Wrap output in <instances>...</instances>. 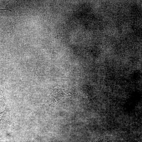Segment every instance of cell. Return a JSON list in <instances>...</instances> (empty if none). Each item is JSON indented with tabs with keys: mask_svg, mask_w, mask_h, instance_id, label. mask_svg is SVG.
Segmentation results:
<instances>
[{
	"mask_svg": "<svg viewBox=\"0 0 142 142\" xmlns=\"http://www.w3.org/2000/svg\"><path fill=\"white\" fill-rule=\"evenodd\" d=\"M9 115V109L6 108L3 111L0 113V130L5 127L8 121Z\"/></svg>",
	"mask_w": 142,
	"mask_h": 142,
	"instance_id": "obj_1",
	"label": "cell"
}]
</instances>
